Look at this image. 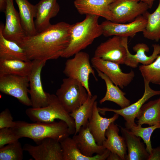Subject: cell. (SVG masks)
Instances as JSON below:
<instances>
[{
	"instance_id": "6da1fadb",
	"label": "cell",
	"mask_w": 160,
	"mask_h": 160,
	"mask_svg": "<svg viewBox=\"0 0 160 160\" xmlns=\"http://www.w3.org/2000/svg\"><path fill=\"white\" fill-rule=\"evenodd\" d=\"M72 26L64 22L51 25L35 35L26 36L20 46L29 60L57 59L70 43Z\"/></svg>"
},
{
	"instance_id": "7a4b0ae2",
	"label": "cell",
	"mask_w": 160,
	"mask_h": 160,
	"mask_svg": "<svg viewBox=\"0 0 160 160\" xmlns=\"http://www.w3.org/2000/svg\"><path fill=\"white\" fill-rule=\"evenodd\" d=\"M15 126L11 128L19 138L32 139L37 145L44 139L50 138L60 142L72 135L68 125L64 121L51 122L15 121Z\"/></svg>"
},
{
	"instance_id": "3957f363",
	"label": "cell",
	"mask_w": 160,
	"mask_h": 160,
	"mask_svg": "<svg viewBox=\"0 0 160 160\" xmlns=\"http://www.w3.org/2000/svg\"><path fill=\"white\" fill-rule=\"evenodd\" d=\"M99 16L87 15L82 21L72 24L70 43L61 57L68 58L81 51L103 35L98 20Z\"/></svg>"
},
{
	"instance_id": "277c9868",
	"label": "cell",
	"mask_w": 160,
	"mask_h": 160,
	"mask_svg": "<svg viewBox=\"0 0 160 160\" xmlns=\"http://www.w3.org/2000/svg\"><path fill=\"white\" fill-rule=\"evenodd\" d=\"M25 113L34 122H51L55 119L65 121L68 124L71 134H74L75 124L70 116L60 102L56 95L50 94L48 105L45 107L28 108Z\"/></svg>"
},
{
	"instance_id": "5b68a950",
	"label": "cell",
	"mask_w": 160,
	"mask_h": 160,
	"mask_svg": "<svg viewBox=\"0 0 160 160\" xmlns=\"http://www.w3.org/2000/svg\"><path fill=\"white\" fill-rule=\"evenodd\" d=\"M56 95L66 111L72 112L87 100L89 95L85 88L78 80L69 77L63 79Z\"/></svg>"
},
{
	"instance_id": "8992f818",
	"label": "cell",
	"mask_w": 160,
	"mask_h": 160,
	"mask_svg": "<svg viewBox=\"0 0 160 160\" xmlns=\"http://www.w3.org/2000/svg\"><path fill=\"white\" fill-rule=\"evenodd\" d=\"M74 55L73 58L66 60L63 73L67 77L81 82L86 89L89 95L92 96L89 84L90 75L92 74L96 80L97 81V79L91 65L89 55L82 51Z\"/></svg>"
},
{
	"instance_id": "52a82bcc",
	"label": "cell",
	"mask_w": 160,
	"mask_h": 160,
	"mask_svg": "<svg viewBox=\"0 0 160 160\" xmlns=\"http://www.w3.org/2000/svg\"><path fill=\"white\" fill-rule=\"evenodd\" d=\"M109 7L111 21L121 23L133 21L149 9L146 4L139 0H115Z\"/></svg>"
},
{
	"instance_id": "ba28073f",
	"label": "cell",
	"mask_w": 160,
	"mask_h": 160,
	"mask_svg": "<svg viewBox=\"0 0 160 160\" xmlns=\"http://www.w3.org/2000/svg\"><path fill=\"white\" fill-rule=\"evenodd\" d=\"M29 86V76L13 75L0 76V91L12 96L22 104L31 106V99L28 96Z\"/></svg>"
},
{
	"instance_id": "9c48e42d",
	"label": "cell",
	"mask_w": 160,
	"mask_h": 160,
	"mask_svg": "<svg viewBox=\"0 0 160 160\" xmlns=\"http://www.w3.org/2000/svg\"><path fill=\"white\" fill-rule=\"evenodd\" d=\"M128 38L113 36L97 47L94 56L119 64H124L127 55Z\"/></svg>"
},
{
	"instance_id": "30bf717a",
	"label": "cell",
	"mask_w": 160,
	"mask_h": 160,
	"mask_svg": "<svg viewBox=\"0 0 160 160\" xmlns=\"http://www.w3.org/2000/svg\"><path fill=\"white\" fill-rule=\"evenodd\" d=\"M33 66L29 76L32 107L39 108L47 106L49 103L50 94L44 91L41 79V73L46 61L38 60H32Z\"/></svg>"
},
{
	"instance_id": "8fae6325",
	"label": "cell",
	"mask_w": 160,
	"mask_h": 160,
	"mask_svg": "<svg viewBox=\"0 0 160 160\" xmlns=\"http://www.w3.org/2000/svg\"><path fill=\"white\" fill-rule=\"evenodd\" d=\"M144 93L142 97L137 101L120 109L98 107L99 112L104 115L105 112L111 111L121 116L126 121L125 125L127 129L137 125L135 123V119L142 106L151 97L155 95H160V90H153L150 86V83L148 81L144 80Z\"/></svg>"
},
{
	"instance_id": "7c38bea8",
	"label": "cell",
	"mask_w": 160,
	"mask_h": 160,
	"mask_svg": "<svg viewBox=\"0 0 160 160\" xmlns=\"http://www.w3.org/2000/svg\"><path fill=\"white\" fill-rule=\"evenodd\" d=\"M5 23L0 24L3 35L6 39L14 41L19 45L27 36L22 25L19 13L15 9L13 0H7Z\"/></svg>"
},
{
	"instance_id": "4fadbf2b",
	"label": "cell",
	"mask_w": 160,
	"mask_h": 160,
	"mask_svg": "<svg viewBox=\"0 0 160 160\" xmlns=\"http://www.w3.org/2000/svg\"><path fill=\"white\" fill-rule=\"evenodd\" d=\"M147 20L143 15L128 23H121L106 20L100 24L103 35L106 37L117 36L132 38L137 33L143 32L147 24Z\"/></svg>"
},
{
	"instance_id": "5bb4252c",
	"label": "cell",
	"mask_w": 160,
	"mask_h": 160,
	"mask_svg": "<svg viewBox=\"0 0 160 160\" xmlns=\"http://www.w3.org/2000/svg\"><path fill=\"white\" fill-rule=\"evenodd\" d=\"M92 67L105 74L115 85L121 89L129 85L133 80L134 72L122 71L119 64L94 56L91 59Z\"/></svg>"
},
{
	"instance_id": "9a60e30c",
	"label": "cell",
	"mask_w": 160,
	"mask_h": 160,
	"mask_svg": "<svg viewBox=\"0 0 160 160\" xmlns=\"http://www.w3.org/2000/svg\"><path fill=\"white\" fill-rule=\"evenodd\" d=\"M23 148L36 160H63L60 142L52 138L44 139L36 146L25 144Z\"/></svg>"
},
{
	"instance_id": "2e32d148",
	"label": "cell",
	"mask_w": 160,
	"mask_h": 160,
	"mask_svg": "<svg viewBox=\"0 0 160 160\" xmlns=\"http://www.w3.org/2000/svg\"><path fill=\"white\" fill-rule=\"evenodd\" d=\"M57 0H40L35 5L34 24L38 33L45 30L51 24V19L58 13L60 7Z\"/></svg>"
},
{
	"instance_id": "e0dca14e",
	"label": "cell",
	"mask_w": 160,
	"mask_h": 160,
	"mask_svg": "<svg viewBox=\"0 0 160 160\" xmlns=\"http://www.w3.org/2000/svg\"><path fill=\"white\" fill-rule=\"evenodd\" d=\"M115 0H75L74 6L81 15L101 17L111 21L112 15L109 5Z\"/></svg>"
},
{
	"instance_id": "ac0fdd59",
	"label": "cell",
	"mask_w": 160,
	"mask_h": 160,
	"mask_svg": "<svg viewBox=\"0 0 160 160\" xmlns=\"http://www.w3.org/2000/svg\"><path fill=\"white\" fill-rule=\"evenodd\" d=\"M97 102L96 101L94 104L92 113L89 119L87 126L91 133L93 135L97 144L102 145L106 140L105 132L110 125L117 119L119 115L115 113L110 118L101 116L97 107Z\"/></svg>"
},
{
	"instance_id": "d6986e66",
	"label": "cell",
	"mask_w": 160,
	"mask_h": 160,
	"mask_svg": "<svg viewBox=\"0 0 160 160\" xmlns=\"http://www.w3.org/2000/svg\"><path fill=\"white\" fill-rule=\"evenodd\" d=\"M153 51L149 56L146 55L145 52L149 50L148 46L144 43L136 44L133 47V51L136 52L132 55L129 52L128 45L127 46V55L124 64L126 65L135 68L137 67L139 63L144 65H149L153 63L160 54V45L155 44L152 45Z\"/></svg>"
},
{
	"instance_id": "ffe728a7",
	"label": "cell",
	"mask_w": 160,
	"mask_h": 160,
	"mask_svg": "<svg viewBox=\"0 0 160 160\" xmlns=\"http://www.w3.org/2000/svg\"><path fill=\"white\" fill-rule=\"evenodd\" d=\"M72 138L81 152L87 156L92 157L95 153L101 155L106 149L103 145L97 144L87 125L81 127Z\"/></svg>"
},
{
	"instance_id": "44dd1931",
	"label": "cell",
	"mask_w": 160,
	"mask_h": 160,
	"mask_svg": "<svg viewBox=\"0 0 160 160\" xmlns=\"http://www.w3.org/2000/svg\"><path fill=\"white\" fill-rule=\"evenodd\" d=\"M119 126L127 148L126 160H147L149 154L141 142V138L133 134L126 128Z\"/></svg>"
},
{
	"instance_id": "7402d4cb",
	"label": "cell",
	"mask_w": 160,
	"mask_h": 160,
	"mask_svg": "<svg viewBox=\"0 0 160 160\" xmlns=\"http://www.w3.org/2000/svg\"><path fill=\"white\" fill-rule=\"evenodd\" d=\"M118 125L111 123L105 132L106 140L102 145L111 152L117 154L122 160H126L127 147L124 138L119 135Z\"/></svg>"
},
{
	"instance_id": "603a6c76",
	"label": "cell",
	"mask_w": 160,
	"mask_h": 160,
	"mask_svg": "<svg viewBox=\"0 0 160 160\" xmlns=\"http://www.w3.org/2000/svg\"><path fill=\"white\" fill-rule=\"evenodd\" d=\"M60 143L63 151V160H105L111 152L106 149L101 155L88 157L81 152L72 138L68 137Z\"/></svg>"
},
{
	"instance_id": "cb8c5ba5",
	"label": "cell",
	"mask_w": 160,
	"mask_h": 160,
	"mask_svg": "<svg viewBox=\"0 0 160 160\" xmlns=\"http://www.w3.org/2000/svg\"><path fill=\"white\" fill-rule=\"evenodd\" d=\"M96 70L98 76L105 81L106 88L105 95L100 100V103L102 104L106 101H110L115 103L121 108L129 105L131 102L125 96L126 93L114 84L105 74L98 70Z\"/></svg>"
},
{
	"instance_id": "d4e9b609",
	"label": "cell",
	"mask_w": 160,
	"mask_h": 160,
	"mask_svg": "<svg viewBox=\"0 0 160 160\" xmlns=\"http://www.w3.org/2000/svg\"><path fill=\"white\" fill-rule=\"evenodd\" d=\"M157 99L144 103L140 110L136 118L137 124L149 126L160 125V95Z\"/></svg>"
},
{
	"instance_id": "484cf974",
	"label": "cell",
	"mask_w": 160,
	"mask_h": 160,
	"mask_svg": "<svg viewBox=\"0 0 160 160\" xmlns=\"http://www.w3.org/2000/svg\"><path fill=\"white\" fill-rule=\"evenodd\" d=\"M33 64L32 61L30 60L0 59V76L13 75L28 76L32 71Z\"/></svg>"
},
{
	"instance_id": "4316f807",
	"label": "cell",
	"mask_w": 160,
	"mask_h": 160,
	"mask_svg": "<svg viewBox=\"0 0 160 160\" xmlns=\"http://www.w3.org/2000/svg\"><path fill=\"white\" fill-rule=\"evenodd\" d=\"M19 9V14L23 28L27 36H33L38 33L33 18L35 17V5L28 0H15Z\"/></svg>"
},
{
	"instance_id": "83f0119b",
	"label": "cell",
	"mask_w": 160,
	"mask_h": 160,
	"mask_svg": "<svg viewBox=\"0 0 160 160\" xmlns=\"http://www.w3.org/2000/svg\"><path fill=\"white\" fill-rule=\"evenodd\" d=\"M0 59L29 60L25 51L16 42L4 37L0 25Z\"/></svg>"
},
{
	"instance_id": "f1b7e54d",
	"label": "cell",
	"mask_w": 160,
	"mask_h": 160,
	"mask_svg": "<svg viewBox=\"0 0 160 160\" xmlns=\"http://www.w3.org/2000/svg\"><path fill=\"white\" fill-rule=\"evenodd\" d=\"M97 96L89 95L86 101L79 107L70 113L74 119L75 124V132L74 135L77 134L81 127L87 125L89 119L92 116L93 108Z\"/></svg>"
},
{
	"instance_id": "f546056e",
	"label": "cell",
	"mask_w": 160,
	"mask_h": 160,
	"mask_svg": "<svg viewBox=\"0 0 160 160\" xmlns=\"http://www.w3.org/2000/svg\"><path fill=\"white\" fill-rule=\"evenodd\" d=\"M159 0L158 7L153 13L147 11L143 15L147 21L143 32L144 37L157 42L160 39V0Z\"/></svg>"
},
{
	"instance_id": "4dcf8cb0",
	"label": "cell",
	"mask_w": 160,
	"mask_h": 160,
	"mask_svg": "<svg viewBox=\"0 0 160 160\" xmlns=\"http://www.w3.org/2000/svg\"><path fill=\"white\" fill-rule=\"evenodd\" d=\"M139 70L143 80L160 85V55L151 64L140 66Z\"/></svg>"
},
{
	"instance_id": "1f68e13d",
	"label": "cell",
	"mask_w": 160,
	"mask_h": 160,
	"mask_svg": "<svg viewBox=\"0 0 160 160\" xmlns=\"http://www.w3.org/2000/svg\"><path fill=\"white\" fill-rule=\"evenodd\" d=\"M24 151L18 141L0 148V160H22Z\"/></svg>"
},
{
	"instance_id": "d6a6232c",
	"label": "cell",
	"mask_w": 160,
	"mask_h": 160,
	"mask_svg": "<svg viewBox=\"0 0 160 160\" xmlns=\"http://www.w3.org/2000/svg\"><path fill=\"white\" fill-rule=\"evenodd\" d=\"M157 129H160V125L143 127L142 126L137 124L128 129L133 134L142 139L146 145V149L150 154L153 148L151 141V136L153 132Z\"/></svg>"
},
{
	"instance_id": "836d02e7",
	"label": "cell",
	"mask_w": 160,
	"mask_h": 160,
	"mask_svg": "<svg viewBox=\"0 0 160 160\" xmlns=\"http://www.w3.org/2000/svg\"><path fill=\"white\" fill-rule=\"evenodd\" d=\"M20 138L12 131L11 128L0 129V148L6 145L19 140Z\"/></svg>"
},
{
	"instance_id": "e575fe53",
	"label": "cell",
	"mask_w": 160,
	"mask_h": 160,
	"mask_svg": "<svg viewBox=\"0 0 160 160\" xmlns=\"http://www.w3.org/2000/svg\"><path fill=\"white\" fill-rule=\"evenodd\" d=\"M15 121L9 109L6 108L0 113V129L9 128H12L15 125Z\"/></svg>"
},
{
	"instance_id": "d590c367",
	"label": "cell",
	"mask_w": 160,
	"mask_h": 160,
	"mask_svg": "<svg viewBox=\"0 0 160 160\" xmlns=\"http://www.w3.org/2000/svg\"><path fill=\"white\" fill-rule=\"evenodd\" d=\"M147 160H160V146L152 148Z\"/></svg>"
},
{
	"instance_id": "8d00e7d4",
	"label": "cell",
	"mask_w": 160,
	"mask_h": 160,
	"mask_svg": "<svg viewBox=\"0 0 160 160\" xmlns=\"http://www.w3.org/2000/svg\"><path fill=\"white\" fill-rule=\"evenodd\" d=\"M107 160H122L120 157L117 154L111 152L107 158Z\"/></svg>"
},
{
	"instance_id": "74e56055",
	"label": "cell",
	"mask_w": 160,
	"mask_h": 160,
	"mask_svg": "<svg viewBox=\"0 0 160 160\" xmlns=\"http://www.w3.org/2000/svg\"><path fill=\"white\" fill-rule=\"evenodd\" d=\"M7 0H0V11L4 12Z\"/></svg>"
},
{
	"instance_id": "f35d334b",
	"label": "cell",
	"mask_w": 160,
	"mask_h": 160,
	"mask_svg": "<svg viewBox=\"0 0 160 160\" xmlns=\"http://www.w3.org/2000/svg\"><path fill=\"white\" fill-rule=\"evenodd\" d=\"M140 1L146 4L149 9H151L153 5V2L155 0H139Z\"/></svg>"
}]
</instances>
